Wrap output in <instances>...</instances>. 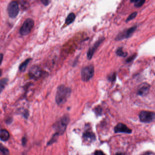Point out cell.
Instances as JSON below:
<instances>
[{"label": "cell", "instance_id": "obj_31", "mask_svg": "<svg viewBox=\"0 0 155 155\" xmlns=\"http://www.w3.org/2000/svg\"><path fill=\"white\" fill-rule=\"evenodd\" d=\"M116 155H122V153H117Z\"/></svg>", "mask_w": 155, "mask_h": 155}, {"label": "cell", "instance_id": "obj_18", "mask_svg": "<svg viewBox=\"0 0 155 155\" xmlns=\"http://www.w3.org/2000/svg\"><path fill=\"white\" fill-rule=\"evenodd\" d=\"M116 77H117L116 73L114 72V73H112V74H109L107 77V79L111 82H114L116 81Z\"/></svg>", "mask_w": 155, "mask_h": 155}, {"label": "cell", "instance_id": "obj_26", "mask_svg": "<svg viewBox=\"0 0 155 155\" xmlns=\"http://www.w3.org/2000/svg\"><path fill=\"white\" fill-rule=\"evenodd\" d=\"M27 142V139L25 137H24L23 138H22V144H23V145H25V144H26Z\"/></svg>", "mask_w": 155, "mask_h": 155}, {"label": "cell", "instance_id": "obj_16", "mask_svg": "<svg viewBox=\"0 0 155 155\" xmlns=\"http://www.w3.org/2000/svg\"><path fill=\"white\" fill-rule=\"evenodd\" d=\"M116 53L117 56L122 57H125L128 55L127 52H124L123 51L122 48H118L116 51Z\"/></svg>", "mask_w": 155, "mask_h": 155}, {"label": "cell", "instance_id": "obj_10", "mask_svg": "<svg viewBox=\"0 0 155 155\" xmlns=\"http://www.w3.org/2000/svg\"><path fill=\"white\" fill-rule=\"evenodd\" d=\"M43 74V71L37 66H33L29 71V76L32 79H37L40 77Z\"/></svg>", "mask_w": 155, "mask_h": 155}, {"label": "cell", "instance_id": "obj_21", "mask_svg": "<svg viewBox=\"0 0 155 155\" xmlns=\"http://www.w3.org/2000/svg\"><path fill=\"white\" fill-rule=\"evenodd\" d=\"M137 54H134L133 55H132L131 56H129L128 58H127L126 60V62L127 63H130L132 61H133L134 59H135V58L137 57Z\"/></svg>", "mask_w": 155, "mask_h": 155}, {"label": "cell", "instance_id": "obj_11", "mask_svg": "<svg viewBox=\"0 0 155 155\" xmlns=\"http://www.w3.org/2000/svg\"><path fill=\"white\" fill-rule=\"evenodd\" d=\"M114 132L115 133H125L130 134L132 132L131 129L129 128L127 126L122 123H119L114 128Z\"/></svg>", "mask_w": 155, "mask_h": 155}, {"label": "cell", "instance_id": "obj_17", "mask_svg": "<svg viewBox=\"0 0 155 155\" xmlns=\"http://www.w3.org/2000/svg\"><path fill=\"white\" fill-rule=\"evenodd\" d=\"M84 138L87 139H90L91 140H95V136L94 134L90 132H86L84 134Z\"/></svg>", "mask_w": 155, "mask_h": 155}, {"label": "cell", "instance_id": "obj_7", "mask_svg": "<svg viewBox=\"0 0 155 155\" xmlns=\"http://www.w3.org/2000/svg\"><path fill=\"white\" fill-rule=\"evenodd\" d=\"M7 11L10 17L15 18L18 15L20 11L18 4L17 2H11L9 5Z\"/></svg>", "mask_w": 155, "mask_h": 155}, {"label": "cell", "instance_id": "obj_9", "mask_svg": "<svg viewBox=\"0 0 155 155\" xmlns=\"http://www.w3.org/2000/svg\"><path fill=\"white\" fill-rule=\"evenodd\" d=\"M104 39H105L104 38H100L94 43V45L89 48V50L87 51V59L89 60H91L96 50H97V48H99V47L100 46L101 43L104 41Z\"/></svg>", "mask_w": 155, "mask_h": 155}, {"label": "cell", "instance_id": "obj_2", "mask_svg": "<svg viewBox=\"0 0 155 155\" xmlns=\"http://www.w3.org/2000/svg\"><path fill=\"white\" fill-rule=\"evenodd\" d=\"M69 121V116L68 114H65L57 122L54 126V128L56 131L55 135L59 136L63 134L66 130Z\"/></svg>", "mask_w": 155, "mask_h": 155}, {"label": "cell", "instance_id": "obj_14", "mask_svg": "<svg viewBox=\"0 0 155 155\" xmlns=\"http://www.w3.org/2000/svg\"><path fill=\"white\" fill-rule=\"evenodd\" d=\"M75 19V15L74 13H71L69 14L65 20L66 25H69V24L73 23V22H74Z\"/></svg>", "mask_w": 155, "mask_h": 155}, {"label": "cell", "instance_id": "obj_12", "mask_svg": "<svg viewBox=\"0 0 155 155\" xmlns=\"http://www.w3.org/2000/svg\"><path fill=\"white\" fill-rule=\"evenodd\" d=\"M10 138V134L8 131L6 129L0 130V139L4 142L8 140Z\"/></svg>", "mask_w": 155, "mask_h": 155}, {"label": "cell", "instance_id": "obj_19", "mask_svg": "<svg viewBox=\"0 0 155 155\" xmlns=\"http://www.w3.org/2000/svg\"><path fill=\"white\" fill-rule=\"evenodd\" d=\"M0 151L5 155H7L9 153L8 149L2 145V144H0Z\"/></svg>", "mask_w": 155, "mask_h": 155}, {"label": "cell", "instance_id": "obj_30", "mask_svg": "<svg viewBox=\"0 0 155 155\" xmlns=\"http://www.w3.org/2000/svg\"><path fill=\"white\" fill-rule=\"evenodd\" d=\"M2 71L1 70H0V77H1V76H2Z\"/></svg>", "mask_w": 155, "mask_h": 155}, {"label": "cell", "instance_id": "obj_1", "mask_svg": "<svg viewBox=\"0 0 155 155\" xmlns=\"http://www.w3.org/2000/svg\"><path fill=\"white\" fill-rule=\"evenodd\" d=\"M71 89L64 85L58 87L55 95V102L58 105L64 104L71 95Z\"/></svg>", "mask_w": 155, "mask_h": 155}, {"label": "cell", "instance_id": "obj_23", "mask_svg": "<svg viewBox=\"0 0 155 155\" xmlns=\"http://www.w3.org/2000/svg\"><path fill=\"white\" fill-rule=\"evenodd\" d=\"M137 12H135L132 13V14H131L128 17L127 20H126V22H128V21H130L131 20H132V19L135 18L136 17V16H137Z\"/></svg>", "mask_w": 155, "mask_h": 155}, {"label": "cell", "instance_id": "obj_15", "mask_svg": "<svg viewBox=\"0 0 155 155\" xmlns=\"http://www.w3.org/2000/svg\"><path fill=\"white\" fill-rule=\"evenodd\" d=\"M8 79L7 78H4L0 80V94L3 91L7 85Z\"/></svg>", "mask_w": 155, "mask_h": 155}, {"label": "cell", "instance_id": "obj_4", "mask_svg": "<svg viewBox=\"0 0 155 155\" xmlns=\"http://www.w3.org/2000/svg\"><path fill=\"white\" fill-rule=\"evenodd\" d=\"M34 26V21L33 19L28 18L25 20L20 30V34L22 35H27L31 32Z\"/></svg>", "mask_w": 155, "mask_h": 155}, {"label": "cell", "instance_id": "obj_22", "mask_svg": "<svg viewBox=\"0 0 155 155\" xmlns=\"http://www.w3.org/2000/svg\"><path fill=\"white\" fill-rule=\"evenodd\" d=\"M94 111L96 115H101L102 113V109L100 106H98L97 107H95L94 109Z\"/></svg>", "mask_w": 155, "mask_h": 155}, {"label": "cell", "instance_id": "obj_6", "mask_svg": "<svg viewBox=\"0 0 155 155\" xmlns=\"http://www.w3.org/2000/svg\"><path fill=\"white\" fill-rule=\"evenodd\" d=\"M137 28V26H134L121 32L120 33H119L117 35V37H116V40L120 41L130 38L136 30Z\"/></svg>", "mask_w": 155, "mask_h": 155}, {"label": "cell", "instance_id": "obj_5", "mask_svg": "<svg viewBox=\"0 0 155 155\" xmlns=\"http://www.w3.org/2000/svg\"><path fill=\"white\" fill-rule=\"evenodd\" d=\"M141 122L144 123H150L155 120V112L142 111L139 115Z\"/></svg>", "mask_w": 155, "mask_h": 155}, {"label": "cell", "instance_id": "obj_13", "mask_svg": "<svg viewBox=\"0 0 155 155\" xmlns=\"http://www.w3.org/2000/svg\"><path fill=\"white\" fill-rule=\"evenodd\" d=\"M31 60H32V59L29 58V59H26L25 61H24L23 63H22L19 66V69H20V71H22V72L25 71V70L27 69V66Z\"/></svg>", "mask_w": 155, "mask_h": 155}, {"label": "cell", "instance_id": "obj_29", "mask_svg": "<svg viewBox=\"0 0 155 155\" xmlns=\"http://www.w3.org/2000/svg\"><path fill=\"white\" fill-rule=\"evenodd\" d=\"M137 0H130L131 2H135L136 1H137Z\"/></svg>", "mask_w": 155, "mask_h": 155}, {"label": "cell", "instance_id": "obj_27", "mask_svg": "<svg viewBox=\"0 0 155 155\" xmlns=\"http://www.w3.org/2000/svg\"><path fill=\"white\" fill-rule=\"evenodd\" d=\"M143 155H155V154L152 152H147Z\"/></svg>", "mask_w": 155, "mask_h": 155}, {"label": "cell", "instance_id": "obj_20", "mask_svg": "<svg viewBox=\"0 0 155 155\" xmlns=\"http://www.w3.org/2000/svg\"><path fill=\"white\" fill-rule=\"evenodd\" d=\"M146 0H137L135 2V7H142L144 3L145 2Z\"/></svg>", "mask_w": 155, "mask_h": 155}, {"label": "cell", "instance_id": "obj_25", "mask_svg": "<svg viewBox=\"0 0 155 155\" xmlns=\"http://www.w3.org/2000/svg\"><path fill=\"white\" fill-rule=\"evenodd\" d=\"M94 155H105L104 154L103 152H102L101 151H96Z\"/></svg>", "mask_w": 155, "mask_h": 155}, {"label": "cell", "instance_id": "obj_28", "mask_svg": "<svg viewBox=\"0 0 155 155\" xmlns=\"http://www.w3.org/2000/svg\"><path fill=\"white\" fill-rule=\"evenodd\" d=\"M3 55L2 54H0V65L2 63V61L3 60Z\"/></svg>", "mask_w": 155, "mask_h": 155}, {"label": "cell", "instance_id": "obj_3", "mask_svg": "<svg viewBox=\"0 0 155 155\" xmlns=\"http://www.w3.org/2000/svg\"><path fill=\"white\" fill-rule=\"evenodd\" d=\"M94 66L92 64L84 67L81 70L82 80L84 82L89 81L94 75Z\"/></svg>", "mask_w": 155, "mask_h": 155}, {"label": "cell", "instance_id": "obj_24", "mask_svg": "<svg viewBox=\"0 0 155 155\" xmlns=\"http://www.w3.org/2000/svg\"><path fill=\"white\" fill-rule=\"evenodd\" d=\"M40 1L45 6H47L50 4L51 0H40Z\"/></svg>", "mask_w": 155, "mask_h": 155}, {"label": "cell", "instance_id": "obj_8", "mask_svg": "<svg viewBox=\"0 0 155 155\" xmlns=\"http://www.w3.org/2000/svg\"><path fill=\"white\" fill-rule=\"evenodd\" d=\"M150 87V85L148 83L142 82L137 87V94L141 96H146L148 94Z\"/></svg>", "mask_w": 155, "mask_h": 155}]
</instances>
